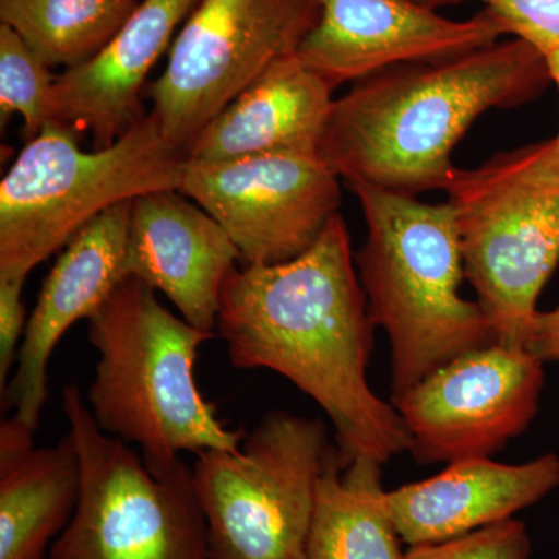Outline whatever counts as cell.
I'll use <instances>...</instances> for the list:
<instances>
[{"label":"cell","mask_w":559,"mask_h":559,"mask_svg":"<svg viewBox=\"0 0 559 559\" xmlns=\"http://www.w3.org/2000/svg\"><path fill=\"white\" fill-rule=\"evenodd\" d=\"M373 330L337 213L297 259L231 272L215 333L231 366L275 371L322 407L344 465L360 457L384 465L411 440L396 407L370 388Z\"/></svg>","instance_id":"cell-1"},{"label":"cell","mask_w":559,"mask_h":559,"mask_svg":"<svg viewBox=\"0 0 559 559\" xmlns=\"http://www.w3.org/2000/svg\"><path fill=\"white\" fill-rule=\"evenodd\" d=\"M550 81L546 58L520 38L396 66L334 98L318 154L347 186L406 197L444 190L471 124L535 100Z\"/></svg>","instance_id":"cell-2"},{"label":"cell","mask_w":559,"mask_h":559,"mask_svg":"<svg viewBox=\"0 0 559 559\" xmlns=\"http://www.w3.org/2000/svg\"><path fill=\"white\" fill-rule=\"evenodd\" d=\"M87 322L98 360L86 403L103 432L138 447L156 474L183 452L241 447L245 430L219 418L197 381L198 352L215 333L173 314L156 290L132 277Z\"/></svg>","instance_id":"cell-3"},{"label":"cell","mask_w":559,"mask_h":559,"mask_svg":"<svg viewBox=\"0 0 559 559\" xmlns=\"http://www.w3.org/2000/svg\"><path fill=\"white\" fill-rule=\"evenodd\" d=\"M367 237L355 255L374 326L390 342V403L443 364L495 342L465 277L454 210L355 183Z\"/></svg>","instance_id":"cell-4"},{"label":"cell","mask_w":559,"mask_h":559,"mask_svg":"<svg viewBox=\"0 0 559 559\" xmlns=\"http://www.w3.org/2000/svg\"><path fill=\"white\" fill-rule=\"evenodd\" d=\"M187 162L151 112L103 150L47 124L0 183V278H27L114 205L179 189Z\"/></svg>","instance_id":"cell-5"},{"label":"cell","mask_w":559,"mask_h":559,"mask_svg":"<svg viewBox=\"0 0 559 559\" xmlns=\"http://www.w3.org/2000/svg\"><path fill=\"white\" fill-rule=\"evenodd\" d=\"M465 278L495 342L525 345L559 263V138L454 168L447 187Z\"/></svg>","instance_id":"cell-6"},{"label":"cell","mask_w":559,"mask_h":559,"mask_svg":"<svg viewBox=\"0 0 559 559\" xmlns=\"http://www.w3.org/2000/svg\"><path fill=\"white\" fill-rule=\"evenodd\" d=\"M80 462L72 520L49 559H209L207 525L183 460L153 473L140 452L98 428L75 384L62 390Z\"/></svg>","instance_id":"cell-7"},{"label":"cell","mask_w":559,"mask_h":559,"mask_svg":"<svg viewBox=\"0 0 559 559\" xmlns=\"http://www.w3.org/2000/svg\"><path fill=\"white\" fill-rule=\"evenodd\" d=\"M334 450L320 419L272 411L237 451L198 454L209 559H308L316 489Z\"/></svg>","instance_id":"cell-8"},{"label":"cell","mask_w":559,"mask_h":559,"mask_svg":"<svg viewBox=\"0 0 559 559\" xmlns=\"http://www.w3.org/2000/svg\"><path fill=\"white\" fill-rule=\"evenodd\" d=\"M320 11V0H198L150 87L164 134L189 151L242 91L296 57Z\"/></svg>","instance_id":"cell-9"},{"label":"cell","mask_w":559,"mask_h":559,"mask_svg":"<svg viewBox=\"0 0 559 559\" xmlns=\"http://www.w3.org/2000/svg\"><path fill=\"white\" fill-rule=\"evenodd\" d=\"M544 360L525 345L498 342L443 364L393 406L419 465L491 457L532 425Z\"/></svg>","instance_id":"cell-10"},{"label":"cell","mask_w":559,"mask_h":559,"mask_svg":"<svg viewBox=\"0 0 559 559\" xmlns=\"http://www.w3.org/2000/svg\"><path fill=\"white\" fill-rule=\"evenodd\" d=\"M340 179L319 154L267 153L189 160L179 190L218 221L245 264H278L307 252L340 213Z\"/></svg>","instance_id":"cell-11"},{"label":"cell","mask_w":559,"mask_h":559,"mask_svg":"<svg viewBox=\"0 0 559 559\" xmlns=\"http://www.w3.org/2000/svg\"><path fill=\"white\" fill-rule=\"evenodd\" d=\"M316 27L297 57L333 90L396 66L440 60L509 35L484 9L465 21L441 16L417 0H320Z\"/></svg>","instance_id":"cell-12"},{"label":"cell","mask_w":559,"mask_h":559,"mask_svg":"<svg viewBox=\"0 0 559 559\" xmlns=\"http://www.w3.org/2000/svg\"><path fill=\"white\" fill-rule=\"evenodd\" d=\"M132 201L120 202L92 219L62 249L40 288L22 340L16 367L2 392V407L36 430L49 400L47 371L66 331L90 319L127 278L128 230Z\"/></svg>","instance_id":"cell-13"},{"label":"cell","mask_w":559,"mask_h":559,"mask_svg":"<svg viewBox=\"0 0 559 559\" xmlns=\"http://www.w3.org/2000/svg\"><path fill=\"white\" fill-rule=\"evenodd\" d=\"M240 260L218 221L179 189L132 201L127 277L164 294L190 325L215 333L224 286Z\"/></svg>","instance_id":"cell-14"},{"label":"cell","mask_w":559,"mask_h":559,"mask_svg":"<svg viewBox=\"0 0 559 559\" xmlns=\"http://www.w3.org/2000/svg\"><path fill=\"white\" fill-rule=\"evenodd\" d=\"M198 0H142L97 55L64 69L51 94L49 124L91 135L94 150L108 148L146 114V76L170 46L180 22Z\"/></svg>","instance_id":"cell-15"},{"label":"cell","mask_w":559,"mask_h":559,"mask_svg":"<svg viewBox=\"0 0 559 559\" xmlns=\"http://www.w3.org/2000/svg\"><path fill=\"white\" fill-rule=\"evenodd\" d=\"M558 485L559 457L554 452L520 465L466 459L448 463L429 479L388 491L385 500L401 539L415 547L511 520Z\"/></svg>","instance_id":"cell-16"},{"label":"cell","mask_w":559,"mask_h":559,"mask_svg":"<svg viewBox=\"0 0 559 559\" xmlns=\"http://www.w3.org/2000/svg\"><path fill=\"white\" fill-rule=\"evenodd\" d=\"M333 92L297 55L278 61L210 121L187 151L189 160L318 154Z\"/></svg>","instance_id":"cell-17"},{"label":"cell","mask_w":559,"mask_h":559,"mask_svg":"<svg viewBox=\"0 0 559 559\" xmlns=\"http://www.w3.org/2000/svg\"><path fill=\"white\" fill-rule=\"evenodd\" d=\"M80 462L66 436L38 448L16 418L0 425V559H49L75 511Z\"/></svg>","instance_id":"cell-18"},{"label":"cell","mask_w":559,"mask_h":559,"mask_svg":"<svg viewBox=\"0 0 559 559\" xmlns=\"http://www.w3.org/2000/svg\"><path fill=\"white\" fill-rule=\"evenodd\" d=\"M385 495L382 463L360 457L344 465L336 447L316 489L307 558H406Z\"/></svg>","instance_id":"cell-19"},{"label":"cell","mask_w":559,"mask_h":559,"mask_svg":"<svg viewBox=\"0 0 559 559\" xmlns=\"http://www.w3.org/2000/svg\"><path fill=\"white\" fill-rule=\"evenodd\" d=\"M139 0H0L9 25L49 68L91 60L120 31Z\"/></svg>","instance_id":"cell-20"},{"label":"cell","mask_w":559,"mask_h":559,"mask_svg":"<svg viewBox=\"0 0 559 559\" xmlns=\"http://www.w3.org/2000/svg\"><path fill=\"white\" fill-rule=\"evenodd\" d=\"M57 76L9 25L0 24V123L22 117V138L31 142L50 123Z\"/></svg>","instance_id":"cell-21"},{"label":"cell","mask_w":559,"mask_h":559,"mask_svg":"<svg viewBox=\"0 0 559 559\" xmlns=\"http://www.w3.org/2000/svg\"><path fill=\"white\" fill-rule=\"evenodd\" d=\"M530 554L527 525L511 518L460 538L409 547L404 559H530Z\"/></svg>","instance_id":"cell-22"},{"label":"cell","mask_w":559,"mask_h":559,"mask_svg":"<svg viewBox=\"0 0 559 559\" xmlns=\"http://www.w3.org/2000/svg\"><path fill=\"white\" fill-rule=\"evenodd\" d=\"M509 35L535 47L550 60L559 53V0H484Z\"/></svg>","instance_id":"cell-23"},{"label":"cell","mask_w":559,"mask_h":559,"mask_svg":"<svg viewBox=\"0 0 559 559\" xmlns=\"http://www.w3.org/2000/svg\"><path fill=\"white\" fill-rule=\"evenodd\" d=\"M24 283V278H0V393L9 385L27 329Z\"/></svg>","instance_id":"cell-24"},{"label":"cell","mask_w":559,"mask_h":559,"mask_svg":"<svg viewBox=\"0 0 559 559\" xmlns=\"http://www.w3.org/2000/svg\"><path fill=\"white\" fill-rule=\"evenodd\" d=\"M525 347L546 364H559V307L539 311Z\"/></svg>","instance_id":"cell-25"},{"label":"cell","mask_w":559,"mask_h":559,"mask_svg":"<svg viewBox=\"0 0 559 559\" xmlns=\"http://www.w3.org/2000/svg\"><path fill=\"white\" fill-rule=\"evenodd\" d=\"M417 2L429 7V9L440 10L443 7L460 5V3L466 2V0H417Z\"/></svg>","instance_id":"cell-26"},{"label":"cell","mask_w":559,"mask_h":559,"mask_svg":"<svg viewBox=\"0 0 559 559\" xmlns=\"http://www.w3.org/2000/svg\"><path fill=\"white\" fill-rule=\"evenodd\" d=\"M547 64H549L550 79L557 84L559 91V53L551 57L550 60H547Z\"/></svg>","instance_id":"cell-27"}]
</instances>
